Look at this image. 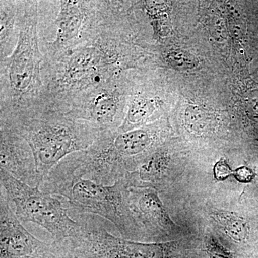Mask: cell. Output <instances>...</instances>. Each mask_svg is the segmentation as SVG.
I'll return each mask as SVG.
<instances>
[{
    "label": "cell",
    "instance_id": "obj_15",
    "mask_svg": "<svg viewBox=\"0 0 258 258\" xmlns=\"http://www.w3.org/2000/svg\"><path fill=\"white\" fill-rule=\"evenodd\" d=\"M185 123L191 133L203 135L210 133L216 127V118L205 108L191 106L185 113Z\"/></svg>",
    "mask_w": 258,
    "mask_h": 258
},
{
    "label": "cell",
    "instance_id": "obj_10",
    "mask_svg": "<svg viewBox=\"0 0 258 258\" xmlns=\"http://www.w3.org/2000/svg\"><path fill=\"white\" fill-rule=\"evenodd\" d=\"M10 205L11 202L1 188V258H56L54 248L37 240L24 227Z\"/></svg>",
    "mask_w": 258,
    "mask_h": 258
},
{
    "label": "cell",
    "instance_id": "obj_11",
    "mask_svg": "<svg viewBox=\"0 0 258 258\" xmlns=\"http://www.w3.org/2000/svg\"><path fill=\"white\" fill-rule=\"evenodd\" d=\"M1 169L15 179L31 186H40L35 158L25 139L10 128L0 125Z\"/></svg>",
    "mask_w": 258,
    "mask_h": 258
},
{
    "label": "cell",
    "instance_id": "obj_14",
    "mask_svg": "<svg viewBox=\"0 0 258 258\" xmlns=\"http://www.w3.org/2000/svg\"><path fill=\"white\" fill-rule=\"evenodd\" d=\"M211 217L232 240L244 242L249 235V226L245 219L235 212L216 210L210 212Z\"/></svg>",
    "mask_w": 258,
    "mask_h": 258
},
{
    "label": "cell",
    "instance_id": "obj_16",
    "mask_svg": "<svg viewBox=\"0 0 258 258\" xmlns=\"http://www.w3.org/2000/svg\"><path fill=\"white\" fill-rule=\"evenodd\" d=\"M164 60L174 69L186 71L199 66L198 59L189 52L181 50H173L166 52Z\"/></svg>",
    "mask_w": 258,
    "mask_h": 258
},
{
    "label": "cell",
    "instance_id": "obj_5",
    "mask_svg": "<svg viewBox=\"0 0 258 258\" xmlns=\"http://www.w3.org/2000/svg\"><path fill=\"white\" fill-rule=\"evenodd\" d=\"M152 127L102 132L89 149L70 156V166L78 175L103 185L123 179L129 167L157 142Z\"/></svg>",
    "mask_w": 258,
    "mask_h": 258
},
{
    "label": "cell",
    "instance_id": "obj_12",
    "mask_svg": "<svg viewBox=\"0 0 258 258\" xmlns=\"http://www.w3.org/2000/svg\"><path fill=\"white\" fill-rule=\"evenodd\" d=\"M132 193L129 196L132 198L129 199L131 210L147 227L157 232L175 230L176 225L166 212L157 191L147 189Z\"/></svg>",
    "mask_w": 258,
    "mask_h": 258
},
{
    "label": "cell",
    "instance_id": "obj_17",
    "mask_svg": "<svg viewBox=\"0 0 258 258\" xmlns=\"http://www.w3.org/2000/svg\"><path fill=\"white\" fill-rule=\"evenodd\" d=\"M205 249L210 258H235L233 252L226 248L213 236L205 237Z\"/></svg>",
    "mask_w": 258,
    "mask_h": 258
},
{
    "label": "cell",
    "instance_id": "obj_8",
    "mask_svg": "<svg viewBox=\"0 0 258 258\" xmlns=\"http://www.w3.org/2000/svg\"><path fill=\"white\" fill-rule=\"evenodd\" d=\"M77 235L56 247L71 249L76 258H174L176 242L144 243L119 238L94 226L89 217L80 218Z\"/></svg>",
    "mask_w": 258,
    "mask_h": 258
},
{
    "label": "cell",
    "instance_id": "obj_1",
    "mask_svg": "<svg viewBox=\"0 0 258 258\" xmlns=\"http://www.w3.org/2000/svg\"><path fill=\"white\" fill-rule=\"evenodd\" d=\"M124 5L98 35L56 57H44L43 98L66 112L83 93L125 74L134 56L125 38Z\"/></svg>",
    "mask_w": 258,
    "mask_h": 258
},
{
    "label": "cell",
    "instance_id": "obj_4",
    "mask_svg": "<svg viewBox=\"0 0 258 258\" xmlns=\"http://www.w3.org/2000/svg\"><path fill=\"white\" fill-rule=\"evenodd\" d=\"M128 185L124 179L112 185L98 184L74 172L66 161L55 166L44 179L42 191L60 197L69 212L92 214L111 222L121 235L130 233L134 222L129 205Z\"/></svg>",
    "mask_w": 258,
    "mask_h": 258
},
{
    "label": "cell",
    "instance_id": "obj_18",
    "mask_svg": "<svg viewBox=\"0 0 258 258\" xmlns=\"http://www.w3.org/2000/svg\"><path fill=\"white\" fill-rule=\"evenodd\" d=\"M246 111L249 118L258 122V91H251L246 100Z\"/></svg>",
    "mask_w": 258,
    "mask_h": 258
},
{
    "label": "cell",
    "instance_id": "obj_13",
    "mask_svg": "<svg viewBox=\"0 0 258 258\" xmlns=\"http://www.w3.org/2000/svg\"><path fill=\"white\" fill-rule=\"evenodd\" d=\"M24 1H0V59L13 53L19 37Z\"/></svg>",
    "mask_w": 258,
    "mask_h": 258
},
{
    "label": "cell",
    "instance_id": "obj_6",
    "mask_svg": "<svg viewBox=\"0 0 258 258\" xmlns=\"http://www.w3.org/2000/svg\"><path fill=\"white\" fill-rule=\"evenodd\" d=\"M2 189L15 209V215L24 222H32L46 230L54 244L62 243L77 235L81 222L70 217L69 209L60 197L44 192L40 186H31L0 171Z\"/></svg>",
    "mask_w": 258,
    "mask_h": 258
},
{
    "label": "cell",
    "instance_id": "obj_9",
    "mask_svg": "<svg viewBox=\"0 0 258 258\" xmlns=\"http://www.w3.org/2000/svg\"><path fill=\"white\" fill-rule=\"evenodd\" d=\"M125 74L88 90L71 103L67 112L100 132L115 131L125 119L128 94Z\"/></svg>",
    "mask_w": 258,
    "mask_h": 258
},
{
    "label": "cell",
    "instance_id": "obj_19",
    "mask_svg": "<svg viewBox=\"0 0 258 258\" xmlns=\"http://www.w3.org/2000/svg\"><path fill=\"white\" fill-rule=\"evenodd\" d=\"M231 174H232V170H231L230 166L223 159H221L215 164V168H214V174H215V179L217 181H224L227 179Z\"/></svg>",
    "mask_w": 258,
    "mask_h": 258
},
{
    "label": "cell",
    "instance_id": "obj_20",
    "mask_svg": "<svg viewBox=\"0 0 258 258\" xmlns=\"http://www.w3.org/2000/svg\"><path fill=\"white\" fill-rule=\"evenodd\" d=\"M233 175L237 181L242 183H249L253 180L254 174L247 166H242L234 171Z\"/></svg>",
    "mask_w": 258,
    "mask_h": 258
},
{
    "label": "cell",
    "instance_id": "obj_7",
    "mask_svg": "<svg viewBox=\"0 0 258 258\" xmlns=\"http://www.w3.org/2000/svg\"><path fill=\"white\" fill-rule=\"evenodd\" d=\"M55 38L45 40L43 56L56 57L96 36L114 11L115 1H57Z\"/></svg>",
    "mask_w": 258,
    "mask_h": 258
},
{
    "label": "cell",
    "instance_id": "obj_2",
    "mask_svg": "<svg viewBox=\"0 0 258 258\" xmlns=\"http://www.w3.org/2000/svg\"><path fill=\"white\" fill-rule=\"evenodd\" d=\"M0 125L18 134L30 146L40 186L62 159L87 150L101 133L44 99L26 108L0 111Z\"/></svg>",
    "mask_w": 258,
    "mask_h": 258
},
{
    "label": "cell",
    "instance_id": "obj_3",
    "mask_svg": "<svg viewBox=\"0 0 258 258\" xmlns=\"http://www.w3.org/2000/svg\"><path fill=\"white\" fill-rule=\"evenodd\" d=\"M39 3L24 1L16 46L11 55L0 59V111L26 108L43 98Z\"/></svg>",
    "mask_w": 258,
    "mask_h": 258
}]
</instances>
